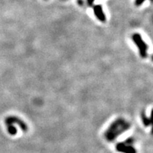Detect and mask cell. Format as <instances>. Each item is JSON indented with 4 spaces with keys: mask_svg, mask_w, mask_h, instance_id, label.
Segmentation results:
<instances>
[{
    "mask_svg": "<svg viewBox=\"0 0 153 153\" xmlns=\"http://www.w3.org/2000/svg\"><path fill=\"white\" fill-rule=\"evenodd\" d=\"M131 127V124L123 118H118L112 122L104 133V137L108 142H113L119 135Z\"/></svg>",
    "mask_w": 153,
    "mask_h": 153,
    "instance_id": "cell-1",
    "label": "cell"
},
{
    "mask_svg": "<svg viewBox=\"0 0 153 153\" xmlns=\"http://www.w3.org/2000/svg\"><path fill=\"white\" fill-rule=\"evenodd\" d=\"M132 40L135 44V45L137 47L139 51V53L140 57L142 58H146L148 57V45L147 43L143 41L142 36L140 34L135 33H133L132 36Z\"/></svg>",
    "mask_w": 153,
    "mask_h": 153,
    "instance_id": "cell-2",
    "label": "cell"
},
{
    "mask_svg": "<svg viewBox=\"0 0 153 153\" xmlns=\"http://www.w3.org/2000/svg\"><path fill=\"white\" fill-rule=\"evenodd\" d=\"M5 124L7 126H12L14 123H17L23 132L26 133L28 131V126L25 123L24 120L21 119L20 118L16 117V116H9V117L5 118Z\"/></svg>",
    "mask_w": 153,
    "mask_h": 153,
    "instance_id": "cell-3",
    "label": "cell"
},
{
    "mask_svg": "<svg viewBox=\"0 0 153 153\" xmlns=\"http://www.w3.org/2000/svg\"><path fill=\"white\" fill-rule=\"evenodd\" d=\"M116 150L121 153H137V151L133 145H126L123 142L118 143L116 145Z\"/></svg>",
    "mask_w": 153,
    "mask_h": 153,
    "instance_id": "cell-4",
    "label": "cell"
},
{
    "mask_svg": "<svg viewBox=\"0 0 153 153\" xmlns=\"http://www.w3.org/2000/svg\"><path fill=\"white\" fill-rule=\"evenodd\" d=\"M93 11L94 16L99 22L104 23L106 21V14H105L102 6L101 4H96L93 7Z\"/></svg>",
    "mask_w": 153,
    "mask_h": 153,
    "instance_id": "cell-5",
    "label": "cell"
},
{
    "mask_svg": "<svg viewBox=\"0 0 153 153\" xmlns=\"http://www.w3.org/2000/svg\"><path fill=\"white\" fill-rule=\"evenodd\" d=\"M140 117H141V120H142L143 121V125L145 126V127H148V126H150V118H148V116H147L146 113H145V111H141Z\"/></svg>",
    "mask_w": 153,
    "mask_h": 153,
    "instance_id": "cell-6",
    "label": "cell"
},
{
    "mask_svg": "<svg viewBox=\"0 0 153 153\" xmlns=\"http://www.w3.org/2000/svg\"><path fill=\"white\" fill-rule=\"evenodd\" d=\"M7 131L11 135H15L17 133L16 128L14 126H7Z\"/></svg>",
    "mask_w": 153,
    "mask_h": 153,
    "instance_id": "cell-7",
    "label": "cell"
},
{
    "mask_svg": "<svg viewBox=\"0 0 153 153\" xmlns=\"http://www.w3.org/2000/svg\"><path fill=\"white\" fill-rule=\"evenodd\" d=\"M134 142H135V140H134L133 137H128L125 141H123V143L128 145H133Z\"/></svg>",
    "mask_w": 153,
    "mask_h": 153,
    "instance_id": "cell-8",
    "label": "cell"
},
{
    "mask_svg": "<svg viewBox=\"0 0 153 153\" xmlns=\"http://www.w3.org/2000/svg\"><path fill=\"white\" fill-rule=\"evenodd\" d=\"M150 120V126H151V135H153V108L152 109V111H151Z\"/></svg>",
    "mask_w": 153,
    "mask_h": 153,
    "instance_id": "cell-9",
    "label": "cell"
},
{
    "mask_svg": "<svg viewBox=\"0 0 153 153\" xmlns=\"http://www.w3.org/2000/svg\"><path fill=\"white\" fill-rule=\"evenodd\" d=\"M145 1V0H135V5L136 7H140Z\"/></svg>",
    "mask_w": 153,
    "mask_h": 153,
    "instance_id": "cell-10",
    "label": "cell"
},
{
    "mask_svg": "<svg viewBox=\"0 0 153 153\" xmlns=\"http://www.w3.org/2000/svg\"><path fill=\"white\" fill-rule=\"evenodd\" d=\"M95 0H87V4L89 7H92Z\"/></svg>",
    "mask_w": 153,
    "mask_h": 153,
    "instance_id": "cell-11",
    "label": "cell"
},
{
    "mask_svg": "<svg viewBox=\"0 0 153 153\" xmlns=\"http://www.w3.org/2000/svg\"><path fill=\"white\" fill-rule=\"evenodd\" d=\"M77 2L80 6H82V4H83V1H82V0H77Z\"/></svg>",
    "mask_w": 153,
    "mask_h": 153,
    "instance_id": "cell-12",
    "label": "cell"
},
{
    "mask_svg": "<svg viewBox=\"0 0 153 153\" xmlns=\"http://www.w3.org/2000/svg\"><path fill=\"white\" fill-rule=\"evenodd\" d=\"M151 58H152V60L153 61V55H152V57H151Z\"/></svg>",
    "mask_w": 153,
    "mask_h": 153,
    "instance_id": "cell-13",
    "label": "cell"
},
{
    "mask_svg": "<svg viewBox=\"0 0 153 153\" xmlns=\"http://www.w3.org/2000/svg\"><path fill=\"white\" fill-rule=\"evenodd\" d=\"M150 1H151V3H153V0H150Z\"/></svg>",
    "mask_w": 153,
    "mask_h": 153,
    "instance_id": "cell-14",
    "label": "cell"
}]
</instances>
